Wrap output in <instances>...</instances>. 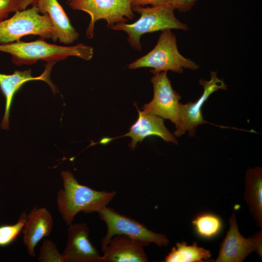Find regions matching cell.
I'll list each match as a JSON object with an SVG mask.
<instances>
[{"label":"cell","instance_id":"52a82bcc","mask_svg":"<svg viewBox=\"0 0 262 262\" xmlns=\"http://www.w3.org/2000/svg\"><path fill=\"white\" fill-rule=\"evenodd\" d=\"M68 4L71 9L89 15L90 21L86 31L89 39L94 37L95 24L98 20H105L110 29L116 23L126 22L135 17L131 0H72Z\"/></svg>","mask_w":262,"mask_h":262},{"label":"cell","instance_id":"6da1fadb","mask_svg":"<svg viewBox=\"0 0 262 262\" xmlns=\"http://www.w3.org/2000/svg\"><path fill=\"white\" fill-rule=\"evenodd\" d=\"M63 187L56 194L58 212L67 225L72 223L80 212L98 213L107 206L115 196V191H98L80 184L68 170L62 171Z\"/></svg>","mask_w":262,"mask_h":262},{"label":"cell","instance_id":"8992f818","mask_svg":"<svg viewBox=\"0 0 262 262\" xmlns=\"http://www.w3.org/2000/svg\"><path fill=\"white\" fill-rule=\"evenodd\" d=\"M14 13L12 16L0 22V44L18 41L28 35L51 38V20L47 14H40L35 5Z\"/></svg>","mask_w":262,"mask_h":262},{"label":"cell","instance_id":"2e32d148","mask_svg":"<svg viewBox=\"0 0 262 262\" xmlns=\"http://www.w3.org/2000/svg\"><path fill=\"white\" fill-rule=\"evenodd\" d=\"M53 225L52 216L46 208L35 206L27 214L22 233L23 243L31 257H35V246L43 238L50 235Z\"/></svg>","mask_w":262,"mask_h":262},{"label":"cell","instance_id":"603a6c76","mask_svg":"<svg viewBox=\"0 0 262 262\" xmlns=\"http://www.w3.org/2000/svg\"><path fill=\"white\" fill-rule=\"evenodd\" d=\"M197 0H169L170 5L175 9L182 12L190 10Z\"/></svg>","mask_w":262,"mask_h":262},{"label":"cell","instance_id":"ba28073f","mask_svg":"<svg viewBox=\"0 0 262 262\" xmlns=\"http://www.w3.org/2000/svg\"><path fill=\"white\" fill-rule=\"evenodd\" d=\"M166 73H153L151 82L153 87V97L149 103L143 106L142 109L145 112L170 120L176 129L174 135L179 137L180 130L179 101L181 96L173 89Z\"/></svg>","mask_w":262,"mask_h":262},{"label":"cell","instance_id":"7402d4cb","mask_svg":"<svg viewBox=\"0 0 262 262\" xmlns=\"http://www.w3.org/2000/svg\"><path fill=\"white\" fill-rule=\"evenodd\" d=\"M20 0H0V22L7 18L10 13L19 10Z\"/></svg>","mask_w":262,"mask_h":262},{"label":"cell","instance_id":"8fae6325","mask_svg":"<svg viewBox=\"0 0 262 262\" xmlns=\"http://www.w3.org/2000/svg\"><path fill=\"white\" fill-rule=\"evenodd\" d=\"M89 237V229L86 223L68 225L67 242L62 253L66 262H103Z\"/></svg>","mask_w":262,"mask_h":262},{"label":"cell","instance_id":"7a4b0ae2","mask_svg":"<svg viewBox=\"0 0 262 262\" xmlns=\"http://www.w3.org/2000/svg\"><path fill=\"white\" fill-rule=\"evenodd\" d=\"M0 51L10 54L17 66L32 65L38 61L48 63L64 60L70 56L90 60L94 55L92 47L79 43L74 46H60L48 43L40 38L32 42L20 41L0 44Z\"/></svg>","mask_w":262,"mask_h":262},{"label":"cell","instance_id":"30bf717a","mask_svg":"<svg viewBox=\"0 0 262 262\" xmlns=\"http://www.w3.org/2000/svg\"><path fill=\"white\" fill-rule=\"evenodd\" d=\"M199 82L204 89L200 98L194 102L180 104V130L179 137L187 131L190 136H194L197 126L204 123L211 124L204 120L203 117L202 106L213 93L220 89H227V86L223 81L217 77L216 71H211L209 81L201 79Z\"/></svg>","mask_w":262,"mask_h":262},{"label":"cell","instance_id":"7c38bea8","mask_svg":"<svg viewBox=\"0 0 262 262\" xmlns=\"http://www.w3.org/2000/svg\"><path fill=\"white\" fill-rule=\"evenodd\" d=\"M55 62L49 63L44 72L39 76L33 77L30 69L23 71L16 70L12 74L0 73V90L5 100L4 114L0 127L4 130L9 129L10 113L16 94L26 82L32 81H43L51 87L53 93L56 91L55 85L49 79V74Z\"/></svg>","mask_w":262,"mask_h":262},{"label":"cell","instance_id":"277c9868","mask_svg":"<svg viewBox=\"0 0 262 262\" xmlns=\"http://www.w3.org/2000/svg\"><path fill=\"white\" fill-rule=\"evenodd\" d=\"M162 32L155 47L146 55L129 64L128 68H151L149 71L152 74L169 70L182 73L183 68L198 69V65L180 53L176 37L171 30Z\"/></svg>","mask_w":262,"mask_h":262},{"label":"cell","instance_id":"9a60e30c","mask_svg":"<svg viewBox=\"0 0 262 262\" xmlns=\"http://www.w3.org/2000/svg\"><path fill=\"white\" fill-rule=\"evenodd\" d=\"M142 243L125 235H116L102 251L103 262H147Z\"/></svg>","mask_w":262,"mask_h":262},{"label":"cell","instance_id":"d6986e66","mask_svg":"<svg viewBox=\"0 0 262 262\" xmlns=\"http://www.w3.org/2000/svg\"><path fill=\"white\" fill-rule=\"evenodd\" d=\"M192 224L199 236L209 239L216 236L222 226L220 218L211 213L197 215L192 221Z\"/></svg>","mask_w":262,"mask_h":262},{"label":"cell","instance_id":"44dd1931","mask_svg":"<svg viewBox=\"0 0 262 262\" xmlns=\"http://www.w3.org/2000/svg\"><path fill=\"white\" fill-rule=\"evenodd\" d=\"M37 260L40 262H66L56 244L48 239L42 242Z\"/></svg>","mask_w":262,"mask_h":262},{"label":"cell","instance_id":"cb8c5ba5","mask_svg":"<svg viewBox=\"0 0 262 262\" xmlns=\"http://www.w3.org/2000/svg\"><path fill=\"white\" fill-rule=\"evenodd\" d=\"M131 2L132 8L147 4H150L152 6L170 5L169 0H131Z\"/></svg>","mask_w":262,"mask_h":262},{"label":"cell","instance_id":"9c48e42d","mask_svg":"<svg viewBox=\"0 0 262 262\" xmlns=\"http://www.w3.org/2000/svg\"><path fill=\"white\" fill-rule=\"evenodd\" d=\"M229 228L220 244L219 254L215 262H242L251 252L255 251L262 258V230L248 238L239 232L234 213L229 218Z\"/></svg>","mask_w":262,"mask_h":262},{"label":"cell","instance_id":"d4e9b609","mask_svg":"<svg viewBox=\"0 0 262 262\" xmlns=\"http://www.w3.org/2000/svg\"><path fill=\"white\" fill-rule=\"evenodd\" d=\"M39 0H20L19 10H24L30 5H35Z\"/></svg>","mask_w":262,"mask_h":262},{"label":"cell","instance_id":"5bb4252c","mask_svg":"<svg viewBox=\"0 0 262 262\" xmlns=\"http://www.w3.org/2000/svg\"><path fill=\"white\" fill-rule=\"evenodd\" d=\"M41 14H47L52 25L51 39L54 42L70 45L77 40L78 32L71 25L70 20L58 0H39L35 4Z\"/></svg>","mask_w":262,"mask_h":262},{"label":"cell","instance_id":"5b68a950","mask_svg":"<svg viewBox=\"0 0 262 262\" xmlns=\"http://www.w3.org/2000/svg\"><path fill=\"white\" fill-rule=\"evenodd\" d=\"M100 219L105 222L107 231L101 240L103 251L110 240L116 235H125L137 240L145 246L154 243L159 247L167 246L169 240L164 234L156 233L144 224L106 206L98 212Z\"/></svg>","mask_w":262,"mask_h":262},{"label":"cell","instance_id":"ffe728a7","mask_svg":"<svg viewBox=\"0 0 262 262\" xmlns=\"http://www.w3.org/2000/svg\"><path fill=\"white\" fill-rule=\"evenodd\" d=\"M27 218V214L25 211L21 213L16 223L0 226V246L10 245L19 236L22 231Z\"/></svg>","mask_w":262,"mask_h":262},{"label":"cell","instance_id":"4fadbf2b","mask_svg":"<svg viewBox=\"0 0 262 262\" xmlns=\"http://www.w3.org/2000/svg\"><path fill=\"white\" fill-rule=\"evenodd\" d=\"M138 112L136 121L131 127L129 131L120 137L129 136L131 141L129 147L134 149L137 144L149 136H158L167 142L178 144L176 137L168 130L164 124V119L157 115L141 111L135 104Z\"/></svg>","mask_w":262,"mask_h":262},{"label":"cell","instance_id":"ac0fdd59","mask_svg":"<svg viewBox=\"0 0 262 262\" xmlns=\"http://www.w3.org/2000/svg\"><path fill=\"white\" fill-rule=\"evenodd\" d=\"M209 250L198 246L196 243L188 245L185 242H178L165 258L166 262H201L209 260Z\"/></svg>","mask_w":262,"mask_h":262},{"label":"cell","instance_id":"e0dca14e","mask_svg":"<svg viewBox=\"0 0 262 262\" xmlns=\"http://www.w3.org/2000/svg\"><path fill=\"white\" fill-rule=\"evenodd\" d=\"M244 199L258 227H262V170L249 168L246 174Z\"/></svg>","mask_w":262,"mask_h":262},{"label":"cell","instance_id":"484cf974","mask_svg":"<svg viewBox=\"0 0 262 262\" xmlns=\"http://www.w3.org/2000/svg\"><path fill=\"white\" fill-rule=\"evenodd\" d=\"M71 0H66V1L67 3H69V2H70Z\"/></svg>","mask_w":262,"mask_h":262},{"label":"cell","instance_id":"3957f363","mask_svg":"<svg viewBox=\"0 0 262 262\" xmlns=\"http://www.w3.org/2000/svg\"><path fill=\"white\" fill-rule=\"evenodd\" d=\"M132 11L140 15V18L131 24L118 23L110 29L122 31L128 35V41L135 49L141 50V36L148 33L166 30H188L185 24L175 16V9L170 5L144 7L132 8Z\"/></svg>","mask_w":262,"mask_h":262}]
</instances>
